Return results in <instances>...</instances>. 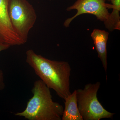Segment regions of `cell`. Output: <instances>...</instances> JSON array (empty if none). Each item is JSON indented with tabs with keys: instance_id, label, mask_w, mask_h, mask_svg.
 <instances>
[{
	"instance_id": "8",
	"label": "cell",
	"mask_w": 120,
	"mask_h": 120,
	"mask_svg": "<svg viewBox=\"0 0 120 120\" xmlns=\"http://www.w3.org/2000/svg\"><path fill=\"white\" fill-rule=\"evenodd\" d=\"M64 100L65 107L61 120H83L78 108L76 90Z\"/></svg>"
},
{
	"instance_id": "4",
	"label": "cell",
	"mask_w": 120,
	"mask_h": 120,
	"mask_svg": "<svg viewBox=\"0 0 120 120\" xmlns=\"http://www.w3.org/2000/svg\"><path fill=\"white\" fill-rule=\"evenodd\" d=\"M8 11L15 32L26 43L37 20L34 7L27 0H9Z\"/></svg>"
},
{
	"instance_id": "7",
	"label": "cell",
	"mask_w": 120,
	"mask_h": 120,
	"mask_svg": "<svg viewBox=\"0 0 120 120\" xmlns=\"http://www.w3.org/2000/svg\"><path fill=\"white\" fill-rule=\"evenodd\" d=\"M109 33L103 30L95 29L91 36L94 41L95 49L98 53L106 73L107 69V52L106 45Z\"/></svg>"
},
{
	"instance_id": "9",
	"label": "cell",
	"mask_w": 120,
	"mask_h": 120,
	"mask_svg": "<svg viewBox=\"0 0 120 120\" xmlns=\"http://www.w3.org/2000/svg\"><path fill=\"white\" fill-rule=\"evenodd\" d=\"M5 87L4 73L2 70L0 69V91L4 90Z\"/></svg>"
},
{
	"instance_id": "1",
	"label": "cell",
	"mask_w": 120,
	"mask_h": 120,
	"mask_svg": "<svg viewBox=\"0 0 120 120\" xmlns=\"http://www.w3.org/2000/svg\"><path fill=\"white\" fill-rule=\"evenodd\" d=\"M26 62L49 88L64 99L71 94V68L68 62L53 60L37 54L32 49L26 52Z\"/></svg>"
},
{
	"instance_id": "10",
	"label": "cell",
	"mask_w": 120,
	"mask_h": 120,
	"mask_svg": "<svg viewBox=\"0 0 120 120\" xmlns=\"http://www.w3.org/2000/svg\"><path fill=\"white\" fill-rule=\"evenodd\" d=\"M10 46V45L7 44L0 43V52L8 49Z\"/></svg>"
},
{
	"instance_id": "2",
	"label": "cell",
	"mask_w": 120,
	"mask_h": 120,
	"mask_svg": "<svg viewBox=\"0 0 120 120\" xmlns=\"http://www.w3.org/2000/svg\"><path fill=\"white\" fill-rule=\"evenodd\" d=\"M33 96L26 109L15 113L29 120H61L64 112L62 105L53 101L50 88L41 80H37L32 90Z\"/></svg>"
},
{
	"instance_id": "5",
	"label": "cell",
	"mask_w": 120,
	"mask_h": 120,
	"mask_svg": "<svg viewBox=\"0 0 120 120\" xmlns=\"http://www.w3.org/2000/svg\"><path fill=\"white\" fill-rule=\"evenodd\" d=\"M105 1L106 0H77L74 4L67 8L68 11L76 9L77 13L73 17L65 20L64 26L68 27L75 18L83 14L94 15L98 20L105 22L109 15L108 10L112 8V4H107Z\"/></svg>"
},
{
	"instance_id": "6",
	"label": "cell",
	"mask_w": 120,
	"mask_h": 120,
	"mask_svg": "<svg viewBox=\"0 0 120 120\" xmlns=\"http://www.w3.org/2000/svg\"><path fill=\"white\" fill-rule=\"evenodd\" d=\"M9 0H0V43L10 46L24 44L13 29L9 16Z\"/></svg>"
},
{
	"instance_id": "11",
	"label": "cell",
	"mask_w": 120,
	"mask_h": 120,
	"mask_svg": "<svg viewBox=\"0 0 120 120\" xmlns=\"http://www.w3.org/2000/svg\"><path fill=\"white\" fill-rule=\"evenodd\" d=\"M107 0L109 1H110V0Z\"/></svg>"
},
{
	"instance_id": "3",
	"label": "cell",
	"mask_w": 120,
	"mask_h": 120,
	"mask_svg": "<svg viewBox=\"0 0 120 120\" xmlns=\"http://www.w3.org/2000/svg\"><path fill=\"white\" fill-rule=\"evenodd\" d=\"M101 85L99 82L89 83L76 90L78 108L83 120L112 118L115 114L105 109L99 101L97 93Z\"/></svg>"
}]
</instances>
